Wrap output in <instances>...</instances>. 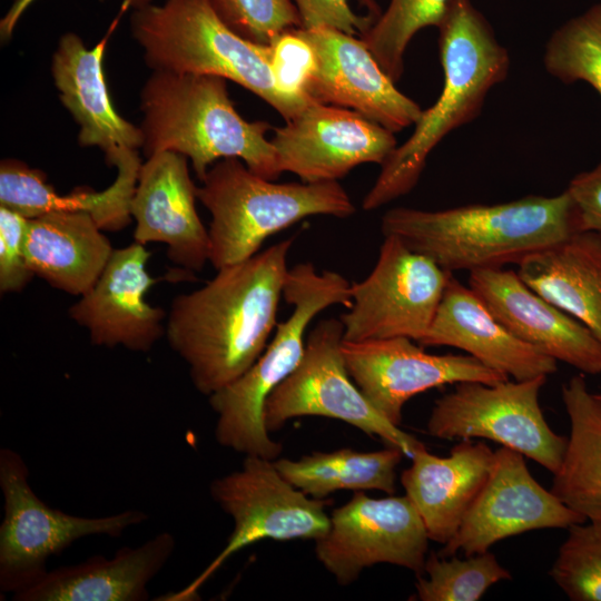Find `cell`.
I'll use <instances>...</instances> for the list:
<instances>
[{
	"instance_id": "1",
	"label": "cell",
	"mask_w": 601,
	"mask_h": 601,
	"mask_svg": "<svg viewBox=\"0 0 601 601\" xmlns=\"http://www.w3.org/2000/svg\"><path fill=\"white\" fill-rule=\"evenodd\" d=\"M294 237L217 269L200 288L176 296L166 321L170 348L195 388L210 396L262 355L277 325Z\"/></svg>"
},
{
	"instance_id": "2",
	"label": "cell",
	"mask_w": 601,
	"mask_h": 601,
	"mask_svg": "<svg viewBox=\"0 0 601 601\" xmlns=\"http://www.w3.org/2000/svg\"><path fill=\"white\" fill-rule=\"evenodd\" d=\"M579 230L566 190L552 197L529 195L442 210L395 207L381 219L383 236L400 238L450 273L518 265Z\"/></svg>"
},
{
	"instance_id": "3",
	"label": "cell",
	"mask_w": 601,
	"mask_h": 601,
	"mask_svg": "<svg viewBox=\"0 0 601 601\" xmlns=\"http://www.w3.org/2000/svg\"><path fill=\"white\" fill-rule=\"evenodd\" d=\"M439 29L444 73L441 95L422 111L412 135L397 146L362 201L377 209L418 183L431 151L453 130L473 121L490 90L508 78L510 56L484 16L471 0H457Z\"/></svg>"
},
{
	"instance_id": "4",
	"label": "cell",
	"mask_w": 601,
	"mask_h": 601,
	"mask_svg": "<svg viewBox=\"0 0 601 601\" xmlns=\"http://www.w3.org/2000/svg\"><path fill=\"white\" fill-rule=\"evenodd\" d=\"M144 155L186 156L201 181L224 158L240 159L253 173L282 174L266 121H247L229 98L227 79L213 75L152 70L140 92Z\"/></svg>"
},
{
	"instance_id": "5",
	"label": "cell",
	"mask_w": 601,
	"mask_h": 601,
	"mask_svg": "<svg viewBox=\"0 0 601 601\" xmlns=\"http://www.w3.org/2000/svg\"><path fill=\"white\" fill-rule=\"evenodd\" d=\"M130 30L152 70L213 75L258 96L288 121L312 100L284 91L269 45L247 40L217 14L211 0H165L134 10Z\"/></svg>"
},
{
	"instance_id": "6",
	"label": "cell",
	"mask_w": 601,
	"mask_h": 601,
	"mask_svg": "<svg viewBox=\"0 0 601 601\" xmlns=\"http://www.w3.org/2000/svg\"><path fill=\"white\" fill-rule=\"evenodd\" d=\"M283 298L293 311L277 323L262 355L237 380L208 396L216 414L217 443L245 456L273 461L283 445L266 428L265 402L299 364L314 317L332 305L351 306V283L339 273L317 272L312 263H299L288 268Z\"/></svg>"
},
{
	"instance_id": "7",
	"label": "cell",
	"mask_w": 601,
	"mask_h": 601,
	"mask_svg": "<svg viewBox=\"0 0 601 601\" xmlns=\"http://www.w3.org/2000/svg\"><path fill=\"white\" fill-rule=\"evenodd\" d=\"M197 198L211 215L208 262L216 270L250 258L268 237L306 217L347 218L356 211L338 181L278 184L238 158L216 161Z\"/></svg>"
},
{
	"instance_id": "8",
	"label": "cell",
	"mask_w": 601,
	"mask_h": 601,
	"mask_svg": "<svg viewBox=\"0 0 601 601\" xmlns=\"http://www.w3.org/2000/svg\"><path fill=\"white\" fill-rule=\"evenodd\" d=\"M0 487L3 520L0 525V591L19 593L47 572V560L75 541L92 535L119 538L148 520L144 511L87 518L47 505L29 484V469L12 449L0 450Z\"/></svg>"
},
{
	"instance_id": "9",
	"label": "cell",
	"mask_w": 601,
	"mask_h": 601,
	"mask_svg": "<svg viewBox=\"0 0 601 601\" xmlns=\"http://www.w3.org/2000/svg\"><path fill=\"white\" fill-rule=\"evenodd\" d=\"M213 500L233 520L225 546L185 588L162 600H194L205 582L235 553L260 540H317L328 530L329 501L315 499L290 484L273 460L245 456L239 470L215 479Z\"/></svg>"
},
{
	"instance_id": "10",
	"label": "cell",
	"mask_w": 601,
	"mask_h": 601,
	"mask_svg": "<svg viewBox=\"0 0 601 601\" xmlns=\"http://www.w3.org/2000/svg\"><path fill=\"white\" fill-rule=\"evenodd\" d=\"M343 333L341 319L334 317L319 321L308 333L299 364L265 402L266 428L277 431L300 416L335 418L378 436L411 459L424 444L380 414L354 383L342 353Z\"/></svg>"
},
{
	"instance_id": "11",
	"label": "cell",
	"mask_w": 601,
	"mask_h": 601,
	"mask_svg": "<svg viewBox=\"0 0 601 601\" xmlns=\"http://www.w3.org/2000/svg\"><path fill=\"white\" fill-rule=\"evenodd\" d=\"M546 376L489 385L459 383L437 398L427 420V433L442 440L486 439L520 452L554 474L566 437L545 421L539 394Z\"/></svg>"
},
{
	"instance_id": "12",
	"label": "cell",
	"mask_w": 601,
	"mask_h": 601,
	"mask_svg": "<svg viewBox=\"0 0 601 601\" xmlns=\"http://www.w3.org/2000/svg\"><path fill=\"white\" fill-rule=\"evenodd\" d=\"M452 273L400 238L384 236L373 270L351 284L352 304L341 315L343 338L363 342L407 337L428 331Z\"/></svg>"
},
{
	"instance_id": "13",
	"label": "cell",
	"mask_w": 601,
	"mask_h": 601,
	"mask_svg": "<svg viewBox=\"0 0 601 601\" xmlns=\"http://www.w3.org/2000/svg\"><path fill=\"white\" fill-rule=\"evenodd\" d=\"M329 518L327 532L315 540V554L341 585L381 563L423 574L430 538L407 495L374 499L357 491Z\"/></svg>"
},
{
	"instance_id": "14",
	"label": "cell",
	"mask_w": 601,
	"mask_h": 601,
	"mask_svg": "<svg viewBox=\"0 0 601 601\" xmlns=\"http://www.w3.org/2000/svg\"><path fill=\"white\" fill-rule=\"evenodd\" d=\"M347 372L374 408L400 426L405 403L434 387L464 382L497 384L510 377L471 355L427 353L407 337L342 343Z\"/></svg>"
},
{
	"instance_id": "15",
	"label": "cell",
	"mask_w": 601,
	"mask_h": 601,
	"mask_svg": "<svg viewBox=\"0 0 601 601\" xmlns=\"http://www.w3.org/2000/svg\"><path fill=\"white\" fill-rule=\"evenodd\" d=\"M587 520L531 475L524 455L501 446L490 474L453 538L439 551L473 555L499 541L539 529H568Z\"/></svg>"
},
{
	"instance_id": "16",
	"label": "cell",
	"mask_w": 601,
	"mask_h": 601,
	"mask_svg": "<svg viewBox=\"0 0 601 601\" xmlns=\"http://www.w3.org/2000/svg\"><path fill=\"white\" fill-rule=\"evenodd\" d=\"M282 173L303 183L338 181L362 164L383 165L397 147L394 132L342 107L311 101L270 139Z\"/></svg>"
},
{
	"instance_id": "17",
	"label": "cell",
	"mask_w": 601,
	"mask_h": 601,
	"mask_svg": "<svg viewBox=\"0 0 601 601\" xmlns=\"http://www.w3.org/2000/svg\"><path fill=\"white\" fill-rule=\"evenodd\" d=\"M295 30L314 52L304 86L309 100L354 110L394 134L420 119V105L396 88L359 37L327 27Z\"/></svg>"
},
{
	"instance_id": "18",
	"label": "cell",
	"mask_w": 601,
	"mask_h": 601,
	"mask_svg": "<svg viewBox=\"0 0 601 601\" xmlns=\"http://www.w3.org/2000/svg\"><path fill=\"white\" fill-rule=\"evenodd\" d=\"M149 257L136 242L114 249L92 287L69 307L92 345L148 352L166 334V312L145 298L157 283L147 270Z\"/></svg>"
},
{
	"instance_id": "19",
	"label": "cell",
	"mask_w": 601,
	"mask_h": 601,
	"mask_svg": "<svg viewBox=\"0 0 601 601\" xmlns=\"http://www.w3.org/2000/svg\"><path fill=\"white\" fill-rule=\"evenodd\" d=\"M196 199L188 158L161 151L141 164L130 201L135 242L166 244L168 258L190 274L201 270L209 257L208 229L198 216Z\"/></svg>"
},
{
	"instance_id": "20",
	"label": "cell",
	"mask_w": 601,
	"mask_h": 601,
	"mask_svg": "<svg viewBox=\"0 0 601 601\" xmlns=\"http://www.w3.org/2000/svg\"><path fill=\"white\" fill-rule=\"evenodd\" d=\"M469 286L514 336L581 373L601 374V342L531 289L512 269L470 272Z\"/></svg>"
},
{
	"instance_id": "21",
	"label": "cell",
	"mask_w": 601,
	"mask_h": 601,
	"mask_svg": "<svg viewBox=\"0 0 601 601\" xmlns=\"http://www.w3.org/2000/svg\"><path fill=\"white\" fill-rule=\"evenodd\" d=\"M108 37L88 48L73 32L58 40L51 73L59 99L79 125L78 142L98 147L110 166L144 146L140 127L122 118L114 107L104 73Z\"/></svg>"
},
{
	"instance_id": "22",
	"label": "cell",
	"mask_w": 601,
	"mask_h": 601,
	"mask_svg": "<svg viewBox=\"0 0 601 601\" xmlns=\"http://www.w3.org/2000/svg\"><path fill=\"white\" fill-rule=\"evenodd\" d=\"M417 344L462 349L516 381L548 376L558 370L556 359L514 336L471 287L453 275L428 331Z\"/></svg>"
},
{
	"instance_id": "23",
	"label": "cell",
	"mask_w": 601,
	"mask_h": 601,
	"mask_svg": "<svg viewBox=\"0 0 601 601\" xmlns=\"http://www.w3.org/2000/svg\"><path fill=\"white\" fill-rule=\"evenodd\" d=\"M175 536L160 532L142 544L122 546L112 558L95 555L48 572L16 601H146L148 585L175 551Z\"/></svg>"
},
{
	"instance_id": "24",
	"label": "cell",
	"mask_w": 601,
	"mask_h": 601,
	"mask_svg": "<svg viewBox=\"0 0 601 601\" xmlns=\"http://www.w3.org/2000/svg\"><path fill=\"white\" fill-rule=\"evenodd\" d=\"M411 460L401 475L405 495L420 513L430 540L445 544L485 483L494 451L484 442L460 440L447 456L434 455L423 446Z\"/></svg>"
},
{
	"instance_id": "25",
	"label": "cell",
	"mask_w": 601,
	"mask_h": 601,
	"mask_svg": "<svg viewBox=\"0 0 601 601\" xmlns=\"http://www.w3.org/2000/svg\"><path fill=\"white\" fill-rule=\"evenodd\" d=\"M114 248L95 219L82 211H53L28 219L24 255L35 276L81 296L106 267Z\"/></svg>"
},
{
	"instance_id": "26",
	"label": "cell",
	"mask_w": 601,
	"mask_h": 601,
	"mask_svg": "<svg viewBox=\"0 0 601 601\" xmlns=\"http://www.w3.org/2000/svg\"><path fill=\"white\" fill-rule=\"evenodd\" d=\"M114 167L116 179L102 191L82 189L61 195L40 170L16 159H4L0 165V206L29 219L53 211H82L102 230H121L132 219L130 201L141 167L138 152L122 157Z\"/></svg>"
},
{
	"instance_id": "27",
	"label": "cell",
	"mask_w": 601,
	"mask_h": 601,
	"mask_svg": "<svg viewBox=\"0 0 601 601\" xmlns=\"http://www.w3.org/2000/svg\"><path fill=\"white\" fill-rule=\"evenodd\" d=\"M536 294L585 325L601 342V236L579 230L518 264Z\"/></svg>"
},
{
	"instance_id": "28",
	"label": "cell",
	"mask_w": 601,
	"mask_h": 601,
	"mask_svg": "<svg viewBox=\"0 0 601 601\" xmlns=\"http://www.w3.org/2000/svg\"><path fill=\"white\" fill-rule=\"evenodd\" d=\"M561 395L570 435L551 492L587 521H601V394L591 393L578 374Z\"/></svg>"
},
{
	"instance_id": "29",
	"label": "cell",
	"mask_w": 601,
	"mask_h": 601,
	"mask_svg": "<svg viewBox=\"0 0 601 601\" xmlns=\"http://www.w3.org/2000/svg\"><path fill=\"white\" fill-rule=\"evenodd\" d=\"M405 454L395 446L372 452L339 449L315 452L298 460L276 459L278 472L295 487L315 499L337 491L395 492L396 467Z\"/></svg>"
},
{
	"instance_id": "30",
	"label": "cell",
	"mask_w": 601,
	"mask_h": 601,
	"mask_svg": "<svg viewBox=\"0 0 601 601\" xmlns=\"http://www.w3.org/2000/svg\"><path fill=\"white\" fill-rule=\"evenodd\" d=\"M457 0H390L376 21L359 38L380 67L394 81L404 71V53L424 28H439Z\"/></svg>"
},
{
	"instance_id": "31",
	"label": "cell",
	"mask_w": 601,
	"mask_h": 601,
	"mask_svg": "<svg viewBox=\"0 0 601 601\" xmlns=\"http://www.w3.org/2000/svg\"><path fill=\"white\" fill-rule=\"evenodd\" d=\"M543 65L563 83L585 82L601 97V1L552 32Z\"/></svg>"
},
{
	"instance_id": "32",
	"label": "cell",
	"mask_w": 601,
	"mask_h": 601,
	"mask_svg": "<svg viewBox=\"0 0 601 601\" xmlns=\"http://www.w3.org/2000/svg\"><path fill=\"white\" fill-rule=\"evenodd\" d=\"M417 575L416 599L421 601H477L496 582L510 580V572L490 551L447 558L431 553Z\"/></svg>"
},
{
	"instance_id": "33",
	"label": "cell",
	"mask_w": 601,
	"mask_h": 601,
	"mask_svg": "<svg viewBox=\"0 0 601 601\" xmlns=\"http://www.w3.org/2000/svg\"><path fill=\"white\" fill-rule=\"evenodd\" d=\"M549 573L570 600L601 601V521L569 526Z\"/></svg>"
},
{
	"instance_id": "34",
	"label": "cell",
	"mask_w": 601,
	"mask_h": 601,
	"mask_svg": "<svg viewBox=\"0 0 601 601\" xmlns=\"http://www.w3.org/2000/svg\"><path fill=\"white\" fill-rule=\"evenodd\" d=\"M220 19L253 42L270 45L280 33L300 28L298 10L290 0H211Z\"/></svg>"
},
{
	"instance_id": "35",
	"label": "cell",
	"mask_w": 601,
	"mask_h": 601,
	"mask_svg": "<svg viewBox=\"0 0 601 601\" xmlns=\"http://www.w3.org/2000/svg\"><path fill=\"white\" fill-rule=\"evenodd\" d=\"M303 29L327 27L361 37L382 13L375 0H294Z\"/></svg>"
},
{
	"instance_id": "36",
	"label": "cell",
	"mask_w": 601,
	"mask_h": 601,
	"mask_svg": "<svg viewBox=\"0 0 601 601\" xmlns=\"http://www.w3.org/2000/svg\"><path fill=\"white\" fill-rule=\"evenodd\" d=\"M28 219L19 213L0 206V292H21L35 276L24 255Z\"/></svg>"
},
{
	"instance_id": "37",
	"label": "cell",
	"mask_w": 601,
	"mask_h": 601,
	"mask_svg": "<svg viewBox=\"0 0 601 601\" xmlns=\"http://www.w3.org/2000/svg\"><path fill=\"white\" fill-rule=\"evenodd\" d=\"M269 46L278 86L288 93L306 97L304 86L314 67V52L308 42L292 29L280 33Z\"/></svg>"
},
{
	"instance_id": "38",
	"label": "cell",
	"mask_w": 601,
	"mask_h": 601,
	"mask_svg": "<svg viewBox=\"0 0 601 601\" xmlns=\"http://www.w3.org/2000/svg\"><path fill=\"white\" fill-rule=\"evenodd\" d=\"M565 190L575 206L581 230L601 236V161L592 169L577 174Z\"/></svg>"
},
{
	"instance_id": "39",
	"label": "cell",
	"mask_w": 601,
	"mask_h": 601,
	"mask_svg": "<svg viewBox=\"0 0 601 601\" xmlns=\"http://www.w3.org/2000/svg\"><path fill=\"white\" fill-rule=\"evenodd\" d=\"M35 0H13L9 10L0 21V36L2 41H7L11 38L13 30L22 17L24 11ZM124 9L132 8L134 10L141 9L150 3L152 0H121Z\"/></svg>"
}]
</instances>
